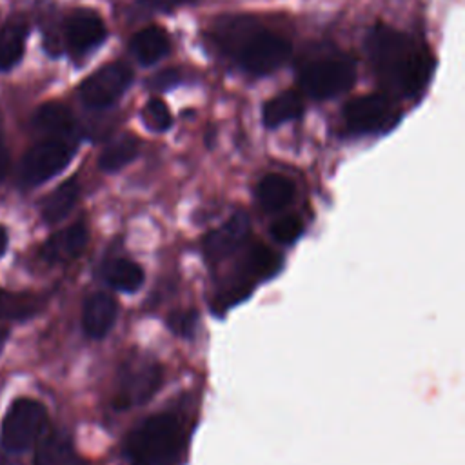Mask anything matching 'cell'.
<instances>
[{"label": "cell", "instance_id": "obj_1", "mask_svg": "<svg viewBox=\"0 0 465 465\" xmlns=\"http://www.w3.org/2000/svg\"><path fill=\"white\" fill-rule=\"evenodd\" d=\"M365 47L374 74L387 91L414 96L427 84L434 62L425 45L411 35L380 24L369 33Z\"/></svg>", "mask_w": 465, "mask_h": 465}, {"label": "cell", "instance_id": "obj_6", "mask_svg": "<svg viewBox=\"0 0 465 465\" xmlns=\"http://www.w3.org/2000/svg\"><path fill=\"white\" fill-rule=\"evenodd\" d=\"M76 153V138L45 136L35 143L20 163V182L24 185H40L64 171Z\"/></svg>", "mask_w": 465, "mask_h": 465}, {"label": "cell", "instance_id": "obj_25", "mask_svg": "<svg viewBox=\"0 0 465 465\" xmlns=\"http://www.w3.org/2000/svg\"><path fill=\"white\" fill-rule=\"evenodd\" d=\"M303 232V222L296 214H285L271 223V236L278 243L291 245L294 243Z\"/></svg>", "mask_w": 465, "mask_h": 465}, {"label": "cell", "instance_id": "obj_22", "mask_svg": "<svg viewBox=\"0 0 465 465\" xmlns=\"http://www.w3.org/2000/svg\"><path fill=\"white\" fill-rule=\"evenodd\" d=\"M140 151V142L133 134H122L113 140L100 154L98 167L104 173H116L131 163Z\"/></svg>", "mask_w": 465, "mask_h": 465}, {"label": "cell", "instance_id": "obj_11", "mask_svg": "<svg viewBox=\"0 0 465 465\" xmlns=\"http://www.w3.org/2000/svg\"><path fill=\"white\" fill-rule=\"evenodd\" d=\"M251 234V222L243 211L231 214L218 229L202 238V252L209 262H223L240 251Z\"/></svg>", "mask_w": 465, "mask_h": 465}, {"label": "cell", "instance_id": "obj_3", "mask_svg": "<svg viewBox=\"0 0 465 465\" xmlns=\"http://www.w3.org/2000/svg\"><path fill=\"white\" fill-rule=\"evenodd\" d=\"M189 432L174 412H154L129 430L124 440L127 465H183Z\"/></svg>", "mask_w": 465, "mask_h": 465}, {"label": "cell", "instance_id": "obj_28", "mask_svg": "<svg viewBox=\"0 0 465 465\" xmlns=\"http://www.w3.org/2000/svg\"><path fill=\"white\" fill-rule=\"evenodd\" d=\"M180 80V73L174 69H165L158 73L154 78H151V87L153 89H169Z\"/></svg>", "mask_w": 465, "mask_h": 465}, {"label": "cell", "instance_id": "obj_18", "mask_svg": "<svg viewBox=\"0 0 465 465\" xmlns=\"http://www.w3.org/2000/svg\"><path fill=\"white\" fill-rule=\"evenodd\" d=\"M102 278L107 285L122 292H134L143 283V269L127 258H113L102 267Z\"/></svg>", "mask_w": 465, "mask_h": 465}, {"label": "cell", "instance_id": "obj_20", "mask_svg": "<svg viewBox=\"0 0 465 465\" xmlns=\"http://www.w3.org/2000/svg\"><path fill=\"white\" fill-rule=\"evenodd\" d=\"M80 194V185L76 178H69L64 183H60L53 193H49L42 202V218L47 223H58L62 222L74 207Z\"/></svg>", "mask_w": 465, "mask_h": 465}, {"label": "cell", "instance_id": "obj_10", "mask_svg": "<svg viewBox=\"0 0 465 465\" xmlns=\"http://www.w3.org/2000/svg\"><path fill=\"white\" fill-rule=\"evenodd\" d=\"M62 36L67 53L73 58H82L105 40L107 29L98 13L76 9L65 18Z\"/></svg>", "mask_w": 465, "mask_h": 465}, {"label": "cell", "instance_id": "obj_24", "mask_svg": "<svg viewBox=\"0 0 465 465\" xmlns=\"http://www.w3.org/2000/svg\"><path fill=\"white\" fill-rule=\"evenodd\" d=\"M142 122L153 133H163L173 125V116L162 98H151L142 107Z\"/></svg>", "mask_w": 465, "mask_h": 465}, {"label": "cell", "instance_id": "obj_16", "mask_svg": "<svg viewBox=\"0 0 465 465\" xmlns=\"http://www.w3.org/2000/svg\"><path fill=\"white\" fill-rule=\"evenodd\" d=\"M27 33V22L22 16H13L0 27V71H9L20 62Z\"/></svg>", "mask_w": 465, "mask_h": 465}, {"label": "cell", "instance_id": "obj_26", "mask_svg": "<svg viewBox=\"0 0 465 465\" xmlns=\"http://www.w3.org/2000/svg\"><path fill=\"white\" fill-rule=\"evenodd\" d=\"M198 325V314L196 311H173L167 318V327L171 332L182 336V338H191L196 331Z\"/></svg>", "mask_w": 465, "mask_h": 465}, {"label": "cell", "instance_id": "obj_7", "mask_svg": "<svg viewBox=\"0 0 465 465\" xmlns=\"http://www.w3.org/2000/svg\"><path fill=\"white\" fill-rule=\"evenodd\" d=\"M47 421L45 407L33 398H18L5 412L2 423V445L5 450L20 452L35 443Z\"/></svg>", "mask_w": 465, "mask_h": 465}, {"label": "cell", "instance_id": "obj_4", "mask_svg": "<svg viewBox=\"0 0 465 465\" xmlns=\"http://www.w3.org/2000/svg\"><path fill=\"white\" fill-rule=\"evenodd\" d=\"M356 80V65L341 54L314 58L300 67L298 82L305 94L314 100L334 98L352 87Z\"/></svg>", "mask_w": 465, "mask_h": 465}, {"label": "cell", "instance_id": "obj_30", "mask_svg": "<svg viewBox=\"0 0 465 465\" xmlns=\"http://www.w3.org/2000/svg\"><path fill=\"white\" fill-rule=\"evenodd\" d=\"M5 247H7V232H5V229L0 225V256L4 254Z\"/></svg>", "mask_w": 465, "mask_h": 465}, {"label": "cell", "instance_id": "obj_2", "mask_svg": "<svg viewBox=\"0 0 465 465\" xmlns=\"http://www.w3.org/2000/svg\"><path fill=\"white\" fill-rule=\"evenodd\" d=\"M216 47L243 73L265 76L282 67L291 56V42L265 29L254 16H222L213 27Z\"/></svg>", "mask_w": 465, "mask_h": 465}, {"label": "cell", "instance_id": "obj_29", "mask_svg": "<svg viewBox=\"0 0 465 465\" xmlns=\"http://www.w3.org/2000/svg\"><path fill=\"white\" fill-rule=\"evenodd\" d=\"M9 167V153L5 147V140H4V131H2V120H0V180L5 176Z\"/></svg>", "mask_w": 465, "mask_h": 465}, {"label": "cell", "instance_id": "obj_15", "mask_svg": "<svg viewBox=\"0 0 465 465\" xmlns=\"http://www.w3.org/2000/svg\"><path fill=\"white\" fill-rule=\"evenodd\" d=\"M256 202L265 213L285 209L294 198V183L283 174H265L256 185Z\"/></svg>", "mask_w": 465, "mask_h": 465}, {"label": "cell", "instance_id": "obj_5", "mask_svg": "<svg viewBox=\"0 0 465 465\" xmlns=\"http://www.w3.org/2000/svg\"><path fill=\"white\" fill-rule=\"evenodd\" d=\"M162 381L163 369L158 361L145 356L127 358L118 371L114 407L125 411L147 403L158 392Z\"/></svg>", "mask_w": 465, "mask_h": 465}, {"label": "cell", "instance_id": "obj_17", "mask_svg": "<svg viewBox=\"0 0 465 465\" xmlns=\"http://www.w3.org/2000/svg\"><path fill=\"white\" fill-rule=\"evenodd\" d=\"M35 127L45 136H74V118L73 113L58 102H49L38 107L33 118Z\"/></svg>", "mask_w": 465, "mask_h": 465}, {"label": "cell", "instance_id": "obj_21", "mask_svg": "<svg viewBox=\"0 0 465 465\" xmlns=\"http://www.w3.org/2000/svg\"><path fill=\"white\" fill-rule=\"evenodd\" d=\"M35 465H87L74 450L71 440L62 434H51L36 452Z\"/></svg>", "mask_w": 465, "mask_h": 465}, {"label": "cell", "instance_id": "obj_8", "mask_svg": "<svg viewBox=\"0 0 465 465\" xmlns=\"http://www.w3.org/2000/svg\"><path fill=\"white\" fill-rule=\"evenodd\" d=\"M400 118L394 102L381 93H372L351 100L343 107V120L349 131L367 134L391 129Z\"/></svg>", "mask_w": 465, "mask_h": 465}, {"label": "cell", "instance_id": "obj_32", "mask_svg": "<svg viewBox=\"0 0 465 465\" xmlns=\"http://www.w3.org/2000/svg\"><path fill=\"white\" fill-rule=\"evenodd\" d=\"M0 465H11V463H9L7 460H2V458H0Z\"/></svg>", "mask_w": 465, "mask_h": 465}, {"label": "cell", "instance_id": "obj_19", "mask_svg": "<svg viewBox=\"0 0 465 465\" xmlns=\"http://www.w3.org/2000/svg\"><path fill=\"white\" fill-rule=\"evenodd\" d=\"M303 113V100L296 91H283L269 98L262 109L263 125L272 129L291 120L300 118Z\"/></svg>", "mask_w": 465, "mask_h": 465}, {"label": "cell", "instance_id": "obj_13", "mask_svg": "<svg viewBox=\"0 0 465 465\" xmlns=\"http://www.w3.org/2000/svg\"><path fill=\"white\" fill-rule=\"evenodd\" d=\"M118 316V303L107 292H94L84 302L82 327L93 340H102L114 325Z\"/></svg>", "mask_w": 465, "mask_h": 465}, {"label": "cell", "instance_id": "obj_14", "mask_svg": "<svg viewBox=\"0 0 465 465\" xmlns=\"http://www.w3.org/2000/svg\"><path fill=\"white\" fill-rule=\"evenodd\" d=\"M129 49L133 56L142 65H153L160 62L171 49V42L167 33L162 27L151 25L136 31L129 40Z\"/></svg>", "mask_w": 465, "mask_h": 465}, {"label": "cell", "instance_id": "obj_12", "mask_svg": "<svg viewBox=\"0 0 465 465\" xmlns=\"http://www.w3.org/2000/svg\"><path fill=\"white\" fill-rule=\"evenodd\" d=\"M87 227L76 222L51 234L42 247V258L49 263H67L82 254L87 245Z\"/></svg>", "mask_w": 465, "mask_h": 465}, {"label": "cell", "instance_id": "obj_27", "mask_svg": "<svg viewBox=\"0 0 465 465\" xmlns=\"http://www.w3.org/2000/svg\"><path fill=\"white\" fill-rule=\"evenodd\" d=\"M196 0H136L134 11L142 16L156 15V13H173L183 5H189Z\"/></svg>", "mask_w": 465, "mask_h": 465}, {"label": "cell", "instance_id": "obj_9", "mask_svg": "<svg viewBox=\"0 0 465 465\" xmlns=\"http://www.w3.org/2000/svg\"><path fill=\"white\" fill-rule=\"evenodd\" d=\"M131 82V67L124 62H111L87 76L80 84L78 94L84 105L93 109H104L113 105L127 91Z\"/></svg>", "mask_w": 465, "mask_h": 465}, {"label": "cell", "instance_id": "obj_31", "mask_svg": "<svg viewBox=\"0 0 465 465\" xmlns=\"http://www.w3.org/2000/svg\"><path fill=\"white\" fill-rule=\"evenodd\" d=\"M7 338V331L4 329V327H0V349H2V345H4V340Z\"/></svg>", "mask_w": 465, "mask_h": 465}, {"label": "cell", "instance_id": "obj_23", "mask_svg": "<svg viewBox=\"0 0 465 465\" xmlns=\"http://www.w3.org/2000/svg\"><path fill=\"white\" fill-rule=\"evenodd\" d=\"M42 309V298L25 292L0 291V318L22 320L36 314Z\"/></svg>", "mask_w": 465, "mask_h": 465}]
</instances>
